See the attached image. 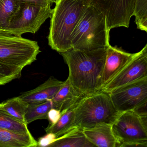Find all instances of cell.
Segmentation results:
<instances>
[{"label": "cell", "instance_id": "e0dca14e", "mask_svg": "<svg viewBox=\"0 0 147 147\" xmlns=\"http://www.w3.org/2000/svg\"><path fill=\"white\" fill-rule=\"evenodd\" d=\"M74 108L62 111L61 117L57 122L54 124L49 125L45 129L46 133H53L57 138L74 128L76 126Z\"/></svg>", "mask_w": 147, "mask_h": 147}, {"label": "cell", "instance_id": "44dd1931", "mask_svg": "<svg viewBox=\"0 0 147 147\" xmlns=\"http://www.w3.org/2000/svg\"><path fill=\"white\" fill-rule=\"evenodd\" d=\"M20 4L19 0H0V30H6L10 19Z\"/></svg>", "mask_w": 147, "mask_h": 147}, {"label": "cell", "instance_id": "484cf974", "mask_svg": "<svg viewBox=\"0 0 147 147\" xmlns=\"http://www.w3.org/2000/svg\"><path fill=\"white\" fill-rule=\"evenodd\" d=\"M20 3H30L43 7H51L56 0H19Z\"/></svg>", "mask_w": 147, "mask_h": 147}, {"label": "cell", "instance_id": "7a4b0ae2", "mask_svg": "<svg viewBox=\"0 0 147 147\" xmlns=\"http://www.w3.org/2000/svg\"><path fill=\"white\" fill-rule=\"evenodd\" d=\"M51 17L49 45L61 53L72 49V33L88 7L90 0H56Z\"/></svg>", "mask_w": 147, "mask_h": 147}, {"label": "cell", "instance_id": "2e32d148", "mask_svg": "<svg viewBox=\"0 0 147 147\" xmlns=\"http://www.w3.org/2000/svg\"><path fill=\"white\" fill-rule=\"evenodd\" d=\"M37 142L31 134H17L0 128V147H36Z\"/></svg>", "mask_w": 147, "mask_h": 147}, {"label": "cell", "instance_id": "9a60e30c", "mask_svg": "<svg viewBox=\"0 0 147 147\" xmlns=\"http://www.w3.org/2000/svg\"><path fill=\"white\" fill-rule=\"evenodd\" d=\"M50 147H94L86 137L82 129L77 127L56 138Z\"/></svg>", "mask_w": 147, "mask_h": 147}, {"label": "cell", "instance_id": "8fae6325", "mask_svg": "<svg viewBox=\"0 0 147 147\" xmlns=\"http://www.w3.org/2000/svg\"><path fill=\"white\" fill-rule=\"evenodd\" d=\"M137 53H128L121 48H118L117 46L113 47L110 45L107 49L101 80V89L122 71Z\"/></svg>", "mask_w": 147, "mask_h": 147}, {"label": "cell", "instance_id": "52a82bcc", "mask_svg": "<svg viewBox=\"0 0 147 147\" xmlns=\"http://www.w3.org/2000/svg\"><path fill=\"white\" fill-rule=\"evenodd\" d=\"M52 13L51 7L20 3L18 9L10 19L5 32L17 36L26 33L35 34L51 18Z\"/></svg>", "mask_w": 147, "mask_h": 147}, {"label": "cell", "instance_id": "6da1fadb", "mask_svg": "<svg viewBox=\"0 0 147 147\" xmlns=\"http://www.w3.org/2000/svg\"><path fill=\"white\" fill-rule=\"evenodd\" d=\"M60 54L68 66V79L78 92L86 95L101 90L107 49L92 51L72 49Z\"/></svg>", "mask_w": 147, "mask_h": 147}, {"label": "cell", "instance_id": "3957f363", "mask_svg": "<svg viewBox=\"0 0 147 147\" xmlns=\"http://www.w3.org/2000/svg\"><path fill=\"white\" fill-rule=\"evenodd\" d=\"M72 49L92 51L107 49L110 32L104 13L90 5L83 14L71 37Z\"/></svg>", "mask_w": 147, "mask_h": 147}, {"label": "cell", "instance_id": "4fadbf2b", "mask_svg": "<svg viewBox=\"0 0 147 147\" xmlns=\"http://www.w3.org/2000/svg\"><path fill=\"white\" fill-rule=\"evenodd\" d=\"M82 131L86 137L95 147H118V142L113 132L111 125L99 124Z\"/></svg>", "mask_w": 147, "mask_h": 147}, {"label": "cell", "instance_id": "cb8c5ba5", "mask_svg": "<svg viewBox=\"0 0 147 147\" xmlns=\"http://www.w3.org/2000/svg\"><path fill=\"white\" fill-rule=\"evenodd\" d=\"M55 134L52 133H47L45 136L40 138L37 142V147H49L56 139Z\"/></svg>", "mask_w": 147, "mask_h": 147}, {"label": "cell", "instance_id": "277c9868", "mask_svg": "<svg viewBox=\"0 0 147 147\" xmlns=\"http://www.w3.org/2000/svg\"><path fill=\"white\" fill-rule=\"evenodd\" d=\"M74 125L81 129L98 124H113L120 113L114 107L108 93L102 90L84 96L74 108Z\"/></svg>", "mask_w": 147, "mask_h": 147}, {"label": "cell", "instance_id": "5bb4252c", "mask_svg": "<svg viewBox=\"0 0 147 147\" xmlns=\"http://www.w3.org/2000/svg\"><path fill=\"white\" fill-rule=\"evenodd\" d=\"M84 96L74 88L67 78L52 99L53 108L62 112L75 107Z\"/></svg>", "mask_w": 147, "mask_h": 147}, {"label": "cell", "instance_id": "9c48e42d", "mask_svg": "<svg viewBox=\"0 0 147 147\" xmlns=\"http://www.w3.org/2000/svg\"><path fill=\"white\" fill-rule=\"evenodd\" d=\"M91 5L106 18L108 30L119 27L128 28L133 16L136 0H90Z\"/></svg>", "mask_w": 147, "mask_h": 147}, {"label": "cell", "instance_id": "603a6c76", "mask_svg": "<svg viewBox=\"0 0 147 147\" xmlns=\"http://www.w3.org/2000/svg\"><path fill=\"white\" fill-rule=\"evenodd\" d=\"M22 69L0 63V86L5 85L21 76Z\"/></svg>", "mask_w": 147, "mask_h": 147}, {"label": "cell", "instance_id": "d6986e66", "mask_svg": "<svg viewBox=\"0 0 147 147\" xmlns=\"http://www.w3.org/2000/svg\"><path fill=\"white\" fill-rule=\"evenodd\" d=\"M52 108H53L52 100H48L39 104L28 106L25 116L26 124L28 125L38 119H47L48 112Z\"/></svg>", "mask_w": 147, "mask_h": 147}, {"label": "cell", "instance_id": "7c38bea8", "mask_svg": "<svg viewBox=\"0 0 147 147\" xmlns=\"http://www.w3.org/2000/svg\"><path fill=\"white\" fill-rule=\"evenodd\" d=\"M64 82L51 76L43 84L35 89L24 93L19 97L27 106L52 100L61 87Z\"/></svg>", "mask_w": 147, "mask_h": 147}, {"label": "cell", "instance_id": "30bf717a", "mask_svg": "<svg viewBox=\"0 0 147 147\" xmlns=\"http://www.w3.org/2000/svg\"><path fill=\"white\" fill-rule=\"evenodd\" d=\"M147 77V45L101 90L110 93L129 83Z\"/></svg>", "mask_w": 147, "mask_h": 147}, {"label": "cell", "instance_id": "ac0fdd59", "mask_svg": "<svg viewBox=\"0 0 147 147\" xmlns=\"http://www.w3.org/2000/svg\"><path fill=\"white\" fill-rule=\"evenodd\" d=\"M27 106L18 96L3 101L0 104V109L11 117L26 124L25 116Z\"/></svg>", "mask_w": 147, "mask_h": 147}, {"label": "cell", "instance_id": "5b68a950", "mask_svg": "<svg viewBox=\"0 0 147 147\" xmlns=\"http://www.w3.org/2000/svg\"><path fill=\"white\" fill-rule=\"evenodd\" d=\"M40 52L37 42L0 30V63L23 69Z\"/></svg>", "mask_w": 147, "mask_h": 147}, {"label": "cell", "instance_id": "7402d4cb", "mask_svg": "<svg viewBox=\"0 0 147 147\" xmlns=\"http://www.w3.org/2000/svg\"><path fill=\"white\" fill-rule=\"evenodd\" d=\"M133 16L139 30L147 32V0H136Z\"/></svg>", "mask_w": 147, "mask_h": 147}, {"label": "cell", "instance_id": "d4e9b609", "mask_svg": "<svg viewBox=\"0 0 147 147\" xmlns=\"http://www.w3.org/2000/svg\"><path fill=\"white\" fill-rule=\"evenodd\" d=\"M61 115V112L60 110L52 108L50 110L48 113L47 119L49 121V124L53 125L55 123L59 120Z\"/></svg>", "mask_w": 147, "mask_h": 147}, {"label": "cell", "instance_id": "ba28073f", "mask_svg": "<svg viewBox=\"0 0 147 147\" xmlns=\"http://www.w3.org/2000/svg\"><path fill=\"white\" fill-rule=\"evenodd\" d=\"M109 94L118 111H134L147 103V77L116 88Z\"/></svg>", "mask_w": 147, "mask_h": 147}, {"label": "cell", "instance_id": "ffe728a7", "mask_svg": "<svg viewBox=\"0 0 147 147\" xmlns=\"http://www.w3.org/2000/svg\"><path fill=\"white\" fill-rule=\"evenodd\" d=\"M0 128L22 135L31 134L27 125L21 122L0 109Z\"/></svg>", "mask_w": 147, "mask_h": 147}, {"label": "cell", "instance_id": "8992f818", "mask_svg": "<svg viewBox=\"0 0 147 147\" xmlns=\"http://www.w3.org/2000/svg\"><path fill=\"white\" fill-rule=\"evenodd\" d=\"M147 116L134 111L120 113L111 125L119 147H147Z\"/></svg>", "mask_w": 147, "mask_h": 147}]
</instances>
